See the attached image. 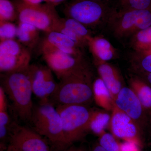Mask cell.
<instances>
[{
    "label": "cell",
    "mask_w": 151,
    "mask_h": 151,
    "mask_svg": "<svg viewBox=\"0 0 151 151\" xmlns=\"http://www.w3.org/2000/svg\"><path fill=\"white\" fill-rule=\"evenodd\" d=\"M48 103L62 105L89 106L94 100L93 74L87 64L60 79Z\"/></svg>",
    "instance_id": "cell-1"
},
{
    "label": "cell",
    "mask_w": 151,
    "mask_h": 151,
    "mask_svg": "<svg viewBox=\"0 0 151 151\" xmlns=\"http://www.w3.org/2000/svg\"><path fill=\"white\" fill-rule=\"evenodd\" d=\"M33 129L47 140L52 151L70 147L63 133L62 120L56 107L49 103L34 105L31 119Z\"/></svg>",
    "instance_id": "cell-2"
},
{
    "label": "cell",
    "mask_w": 151,
    "mask_h": 151,
    "mask_svg": "<svg viewBox=\"0 0 151 151\" xmlns=\"http://www.w3.org/2000/svg\"><path fill=\"white\" fill-rule=\"evenodd\" d=\"M1 86L20 119L30 122L34 106L33 92L29 78L24 71L2 73Z\"/></svg>",
    "instance_id": "cell-3"
},
{
    "label": "cell",
    "mask_w": 151,
    "mask_h": 151,
    "mask_svg": "<svg viewBox=\"0 0 151 151\" xmlns=\"http://www.w3.org/2000/svg\"><path fill=\"white\" fill-rule=\"evenodd\" d=\"M56 108L61 117L63 133L69 146L83 141L89 133L91 109L81 105H62Z\"/></svg>",
    "instance_id": "cell-4"
},
{
    "label": "cell",
    "mask_w": 151,
    "mask_h": 151,
    "mask_svg": "<svg viewBox=\"0 0 151 151\" xmlns=\"http://www.w3.org/2000/svg\"><path fill=\"white\" fill-rule=\"evenodd\" d=\"M13 3L19 22L32 25L47 33L54 30L60 18L55 7L47 3L33 4L22 0H14Z\"/></svg>",
    "instance_id": "cell-5"
},
{
    "label": "cell",
    "mask_w": 151,
    "mask_h": 151,
    "mask_svg": "<svg viewBox=\"0 0 151 151\" xmlns=\"http://www.w3.org/2000/svg\"><path fill=\"white\" fill-rule=\"evenodd\" d=\"M111 23L113 32L117 37L133 36L151 26V10L124 9L112 15Z\"/></svg>",
    "instance_id": "cell-6"
},
{
    "label": "cell",
    "mask_w": 151,
    "mask_h": 151,
    "mask_svg": "<svg viewBox=\"0 0 151 151\" xmlns=\"http://www.w3.org/2000/svg\"><path fill=\"white\" fill-rule=\"evenodd\" d=\"M31 53L18 41L10 40L0 42L1 73L23 71L30 65Z\"/></svg>",
    "instance_id": "cell-7"
},
{
    "label": "cell",
    "mask_w": 151,
    "mask_h": 151,
    "mask_svg": "<svg viewBox=\"0 0 151 151\" xmlns=\"http://www.w3.org/2000/svg\"><path fill=\"white\" fill-rule=\"evenodd\" d=\"M108 129L119 139L132 142L142 148L145 142V134L129 116L114 105L111 111Z\"/></svg>",
    "instance_id": "cell-8"
},
{
    "label": "cell",
    "mask_w": 151,
    "mask_h": 151,
    "mask_svg": "<svg viewBox=\"0 0 151 151\" xmlns=\"http://www.w3.org/2000/svg\"><path fill=\"white\" fill-rule=\"evenodd\" d=\"M63 12L66 17L74 19L86 27L98 24L106 13L103 4L91 0H74L65 6Z\"/></svg>",
    "instance_id": "cell-9"
},
{
    "label": "cell",
    "mask_w": 151,
    "mask_h": 151,
    "mask_svg": "<svg viewBox=\"0 0 151 151\" xmlns=\"http://www.w3.org/2000/svg\"><path fill=\"white\" fill-rule=\"evenodd\" d=\"M23 71L29 78L33 94L40 100V103H48L58 84L55 80L52 70L48 66L30 65Z\"/></svg>",
    "instance_id": "cell-10"
},
{
    "label": "cell",
    "mask_w": 151,
    "mask_h": 151,
    "mask_svg": "<svg viewBox=\"0 0 151 151\" xmlns=\"http://www.w3.org/2000/svg\"><path fill=\"white\" fill-rule=\"evenodd\" d=\"M115 105L132 118L146 135L149 128L148 113L134 92L129 87L124 86L117 95Z\"/></svg>",
    "instance_id": "cell-11"
},
{
    "label": "cell",
    "mask_w": 151,
    "mask_h": 151,
    "mask_svg": "<svg viewBox=\"0 0 151 151\" xmlns=\"http://www.w3.org/2000/svg\"><path fill=\"white\" fill-rule=\"evenodd\" d=\"M9 145L19 151H52L48 141L42 136L34 129L15 123Z\"/></svg>",
    "instance_id": "cell-12"
},
{
    "label": "cell",
    "mask_w": 151,
    "mask_h": 151,
    "mask_svg": "<svg viewBox=\"0 0 151 151\" xmlns=\"http://www.w3.org/2000/svg\"><path fill=\"white\" fill-rule=\"evenodd\" d=\"M42 54L47 66L60 80L87 64L83 58L76 57L61 51L49 52Z\"/></svg>",
    "instance_id": "cell-13"
},
{
    "label": "cell",
    "mask_w": 151,
    "mask_h": 151,
    "mask_svg": "<svg viewBox=\"0 0 151 151\" xmlns=\"http://www.w3.org/2000/svg\"><path fill=\"white\" fill-rule=\"evenodd\" d=\"M81 49L75 42L63 34L55 31L47 33L40 45L42 53L59 51L77 58H83Z\"/></svg>",
    "instance_id": "cell-14"
},
{
    "label": "cell",
    "mask_w": 151,
    "mask_h": 151,
    "mask_svg": "<svg viewBox=\"0 0 151 151\" xmlns=\"http://www.w3.org/2000/svg\"><path fill=\"white\" fill-rule=\"evenodd\" d=\"M95 63L100 78L108 87L114 101L121 89L125 86L120 71L116 67L107 62Z\"/></svg>",
    "instance_id": "cell-15"
},
{
    "label": "cell",
    "mask_w": 151,
    "mask_h": 151,
    "mask_svg": "<svg viewBox=\"0 0 151 151\" xmlns=\"http://www.w3.org/2000/svg\"><path fill=\"white\" fill-rule=\"evenodd\" d=\"M87 46L95 60V63L107 62L116 55V50L109 41L101 37H89Z\"/></svg>",
    "instance_id": "cell-16"
},
{
    "label": "cell",
    "mask_w": 151,
    "mask_h": 151,
    "mask_svg": "<svg viewBox=\"0 0 151 151\" xmlns=\"http://www.w3.org/2000/svg\"><path fill=\"white\" fill-rule=\"evenodd\" d=\"M128 82L130 88L149 114L151 111V86L137 74L130 75Z\"/></svg>",
    "instance_id": "cell-17"
},
{
    "label": "cell",
    "mask_w": 151,
    "mask_h": 151,
    "mask_svg": "<svg viewBox=\"0 0 151 151\" xmlns=\"http://www.w3.org/2000/svg\"><path fill=\"white\" fill-rule=\"evenodd\" d=\"M93 92L96 105L103 110L111 112L115 102L108 87L100 77L93 81Z\"/></svg>",
    "instance_id": "cell-18"
},
{
    "label": "cell",
    "mask_w": 151,
    "mask_h": 151,
    "mask_svg": "<svg viewBox=\"0 0 151 151\" xmlns=\"http://www.w3.org/2000/svg\"><path fill=\"white\" fill-rule=\"evenodd\" d=\"M111 115L103 109H91L89 131L99 137L109 129Z\"/></svg>",
    "instance_id": "cell-19"
},
{
    "label": "cell",
    "mask_w": 151,
    "mask_h": 151,
    "mask_svg": "<svg viewBox=\"0 0 151 151\" xmlns=\"http://www.w3.org/2000/svg\"><path fill=\"white\" fill-rule=\"evenodd\" d=\"M39 30L32 25L19 22L17 34L18 41L27 48H34L39 40Z\"/></svg>",
    "instance_id": "cell-20"
},
{
    "label": "cell",
    "mask_w": 151,
    "mask_h": 151,
    "mask_svg": "<svg viewBox=\"0 0 151 151\" xmlns=\"http://www.w3.org/2000/svg\"><path fill=\"white\" fill-rule=\"evenodd\" d=\"M131 44L136 52H140L151 45V26L136 33L132 37Z\"/></svg>",
    "instance_id": "cell-21"
},
{
    "label": "cell",
    "mask_w": 151,
    "mask_h": 151,
    "mask_svg": "<svg viewBox=\"0 0 151 151\" xmlns=\"http://www.w3.org/2000/svg\"><path fill=\"white\" fill-rule=\"evenodd\" d=\"M60 21L64 26L72 31L78 37L87 43V38L92 35L89 30L84 25L70 18H60Z\"/></svg>",
    "instance_id": "cell-22"
},
{
    "label": "cell",
    "mask_w": 151,
    "mask_h": 151,
    "mask_svg": "<svg viewBox=\"0 0 151 151\" xmlns=\"http://www.w3.org/2000/svg\"><path fill=\"white\" fill-rule=\"evenodd\" d=\"M18 20V14L13 2L0 0V22H12Z\"/></svg>",
    "instance_id": "cell-23"
},
{
    "label": "cell",
    "mask_w": 151,
    "mask_h": 151,
    "mask_svg": "<svg viewBox=\"0 0 151 151\" xmlns=\"http://www.w3.org/2000/svg\"><path fill=\"white\" fill-rule=\"evenodd\" d=\"M99 145L107 151H122V142L111 133L105 132L98 137Z\"/></svg>",
    "instance_id": "cell-24"
},
{
    "label": "cell",
    "mask_w": 151,
    "mask_h": 151,
    "mask_svg": "<svg viewBox=\"0 0 151 151\" xmlns=\"http://www.w3.org/2000/svg\"><path fill=\"white\" fill-rule=\"evenodd\" d=\"M132 60L133 70H140L151 73V55H136Z\"/></svg>",
    "instance_id": "cell-25"
},
{
    "label": "cell",
    "mask_w": 151,
    "mask_h": 151,
    "mask_svg": "<svg viewBox=\"0 0 151 151\" xmlns=\"http://www.w3.org/2000/svg\"><path fill=\"white\" fill-rule=\"evenodd\" d=\"M17 27L11 22H0V41L15 40Z\"/></svg>",
    "instance_id": "cell-26"
},
{
    "label": "cell",
    "mask_w": 151,
    "mask_h": 151,
    "mask_svg": "<svg viewBox=\"0 0 151 151\" xmlns=\"http://www.w3.org/2000/svg\"><path fill=\"white\" fill-rule=\"evenodd\" d=\"M124 9L151 10V0H122Z\"/></svg>",
    "instance_id": "cell-27"
},
{
    "label": "cell",
    "mask_w": 151,
    "mask_h": 151,
    "mask_svg": "<svg viewBox=\"0 0 151 151\" xmlns=\"http://www.w3.org/2000/svg\"><path fill=\"white\" fill-rule=\"evenodd\" d=\"M7 109L6 94L2 86H0V111Z\"/></svg>",
    "instance_id": "cell-28"
},
{
    "label": "cell",
    "mask_w": 151,
    "mask_h": 151,
    "mask_svg": "<svg viewBox=\"0 0 151 151\" xmlns=\"http://www.w3.org/2000/svg\"><path fill=\"white\" fill-rule=\"evenodd\" d=\"M135 74L143 78L151 86V73L140 70H133Z\"/></svg>",
    "instance_id": "cell-29"
},
{
    "label": "cell",
    "mask_w": 151,
    "mask_h": 151,
    "mask_svg": "<svg viewBox=\"0 0 151 151\" xmlns=\"http://www.w3.org/2000/svg\"><path fill=\"white\" fill-rule=\"evenodd\" d=\"M63 151H88L85 147L83 146L76 147L73 145L68 147Z\"/></svg>",
    "instance_id": "cell-30"
},
{
    "label": "cell",
    "mask_w": 151,
    "mask_h": 151,
    "mask_svg": "<svg viewBox=\"0 0 151 151\" xmlns=\"http://www.w3.org/2000/svg\"><path fill=\"white\" fill-rule=\"evenodd\" d=\"M66 0H45V3L55 7L65 1Z\"/></svg>",
    "instance_id": "cell-31"
},
{
    "label": "cell",
    "mask_w": 151,
    "mask_h": 151,
    "mask_svg": "<svg viewBox=\"0 0 151 151\" xmlns=\"http://www.w3.org/2000/svg\"><path fill=\"white\" fill-rule=\"evenodd\" d=\"M137 54L140 55H151V45L145 50L140 52H136Z\"/></svg>",
    "instance_id": "cell-32"
},
{
    "label": "cell",
    "mask_w": 151,
    "mask_h": 151,
    "mask_svg": "<svg viewBox=\"0 0 151 151\" xmlns=\"http://www.w3.org/2000/svg\"><path fill=\"white\" fill-rule=\"evenodd\" d=\"M91 151H107L99 145L98 142L94 144Z\"/></svg>",
    "instance_id": "cell-33"
},
{
    "label": "cell",
    "mask_w": 151,
    "mask_h": 151,
    "mask_svg": "<svg viewBox=\"0 0 151 151\" xmlns=\"http://www.w3.org/2000/svg\"><path fill=\"white\" fill-rule=\"evenodd\" d=\"M25 2L33 4H41L42 1H45V0H22Z\"/></svg>",
    "instance_id": "cell-34"
},
{
    "label": "cell",
    "mask_w": 151,
    "mask_h": 151,
    "mask_svg": "<svg viewBox=\"0 0 151 151\" xmlns=\"http://www.w3.org/2000/svg\"><path fill=\"white\" fill-rule=\"evenodd\" d=\"M149 128L148 133L149 138L151 139V111L149 113Z\"/></svg>",
    "instance_id": "cell-35"
},
{
    "label": "cell",
    "mask_w": 151,
    "mask_h": 151,
    "mask_svg": "<svg viewBox=\"0 0 151 151\" xmlns=\"http://www.w3.org/2000/svg\"><path fill=\"white\" fill-rule=\"evenodd\" d=\"M5 151H19L17 150V149H15L14 148L11 147L10 146H8L7 148Z\"/></svg>",
    "instance_id": "cell-36"
},
{
    "label": "cell",
    "mask_w": 151,
    "mask_h": 151,
    "mask_svg": "<svg viewBox=\"0 0 151 151\" xmlns=\"http://www.w3.org/2000/svg\"><path fill=\"white\" fill-rule=\"evenodd\" d=\"M91 1H96L100 2L101 0H91Z\"/></svg>",
    "instance_id": "cell-37"
}]
</instances>
